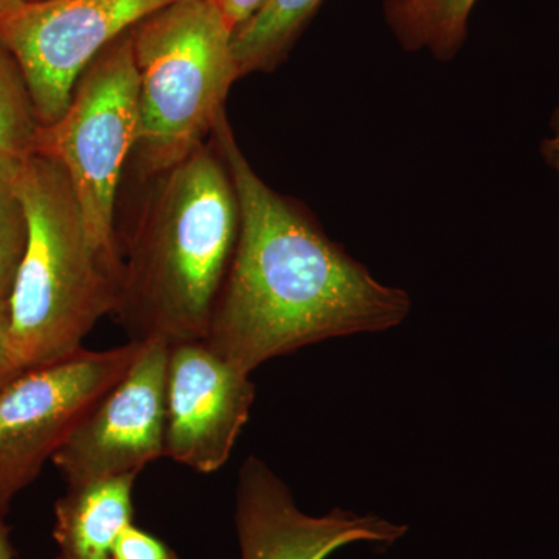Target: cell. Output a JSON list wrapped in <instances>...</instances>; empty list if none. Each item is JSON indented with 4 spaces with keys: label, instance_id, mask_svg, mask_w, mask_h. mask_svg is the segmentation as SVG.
<instances>
[{
    "label": "cell",
    "instance_id": "cell-17",
    "mask_svg": "<svg viewBox=\"0 0 559 559\" xmlns=\"http://www.w3.org/2000/svg\"><path fill=\"white\" fill-rule=\"evenodd\" d=\"M22 371L11 347L9 311H0V390Z\"/></svg>",
    "mask_w": 559,
    "mask_h": 559
},
{
    "label": "cell",
    "instance_id": "cell-2",
    "mask_svg": "<svg viewBox=\"0 0 559 559\" xmlns=\"http://www.w3.org/2000/svg\"><path fill=\"white\" fill-rule=\"evenodd\" d=\"M142 180L139 212L117 227L121 270L112 316L128 341H204L240 234L229 165L212 135Z\"/></svg>",
    "mask_w": 559,
    "mask_h": 559
},
{
    "label": "cell",
    "instance_id": "cell-14",
    "mask_svg": "<svg viewBox=\"0 0 559 559\" xmlns=\"http://www.w3.org/2000/svg\"><path fill=\"white\" fill-rule=\"evenodd\" d=\"M39 127L20 62L0 40V173L10 180L35 154Z\"/></svg>",
    "mask_w": 559,
    "mask_h": 559
},
{
    "label": "cell",
    "instance_id": "cell-18",
    "mask_svg": "<svg viewBox=\"0 0 559 559\" xmlns=\"http://www.w3.org/2000/svg\"><path fill=\"white\" fill-rule=\"evenodd\" d=\"M231 31H237L241 24L263 5L264 0H213Z\"/></svg>",
    "mask_w": 559,
    "mask_h": 559
},
{
    "label": "cell",
    "instance_id": "cell-20",
    "mask_svg": "<svg viewBox=\"0 0 559 559\" xmlns=\"http://www.w3.org/2000/svg\"><path fill=\"white\" fill-rule=\"evenodd\" d=\"M0 559H14V547L11 544V530L5 518L0 516Z\"/></svg>",
    "mask_w": 559,
    "mask_h": 559
},
{
    "label": "cell",
    "instance_id": "cell-12",
    "mask_svg": "<svg viewBox=\"0 0 559 559\" xmlns=\"http://www.w3.org/2000/svg\"><path fill=\"white\" fill-rule=\"evenodd\" d=\"M323 0H264L234 32L231 47L241 76L270 73L288 58Z\"/></svg>",
    "mask_w": 559,
    "mask_h": 559
},
{
    "label": "cell",
    "instance_id": "cell-7",
    "mask_svg": "<svg viewBox=\"0 0 559 559\" xmlns=\"http://www.w3.org/2000/svg\"><path fill=\"white\" fill-rule=\"evenodd\" d=\"M175 0H36L0 11V40L20 62L40 127L66 109L83 70L112 40Z\"/></svg>",
    "mask_w": 559,
    "mask_h": 559
},
{
    "label": "cell",
    "instance_id": "cell-4",
    "mask_svg": "<svg viewBox=\"0 0 559 559\" xmlns=\"http://www.w3.org/2000/svg\"><path fill=\"white\" fill-rule=\"evenodd\" d=\"M139 75V127L130 164L156 175L212 138L240 80L234 31L213 0H175L130 31Z\"/></svg>",
    "mask_w": 559,
    "mask_h": 559
},
{
    "label": "cell",
    "instance_id": "cell-15",
    "mask_svg": "<svg viewBox=\"0 0 559 559\" xmlns=\"http://www.w3.org/2000/svg\"><path fill=\"white\" fill-rule=\"evenodd\" d=\"M28 241V219L13 182L0 173V311L11 293Z\"/></svg>",
    "mask_w": 559,
    "mask_h": 559
},
{
    "label": "cell",
    "instance_id": "cell-3",
    "mask_svg": "<svg viewBox=\"0 0 559 559\" xmlns=\"http://www.w3.org/2000/svg\"><path fill=\"white\" fill-rule=\"evenodd\" d=\"M28 241L9 304L10 340L22 370L68 358L117 305V283L92 248L60 162L32 154L11 179Z\"/></svg>",
    "mask_w": 559,
    "mask_h": 559
},
{
    "label": "cell",
    "instance_id": "cell-9",
    "mask_svg": "<svg viewBox=\"0 0 559 559\" xmlns=\"http://www.w3.org/2000/svg\"><path fill=\"white\" fill-rule=\"evenodd\" d=\"M255 401L250 374L204 341L170 345L165 457L201 474L229 462Z\"/></svg>",
    "mask_w": 559,
    "mask_h": 559
},
{
    "label": "cell",
    "instance_id": "cell-6",
    "mask_svg": "<svg viewBox=\"0 0 559 559\" xmlns=\"http://www.w3.org/2000/svg\"><path fill=\"white\" fill-rule=\"evenodd\" d=\"M143 341L81 348L17 374L0 390V516L38 479L80 423L124 377Z\"/></svg>",
    "mask_w": 559,
    "mask_h": 559
},
{
    "label": "cell",
    "instance_id": "cell-8",
    "mask_svg": "<svg viewBox=\"0 0 559 559\" xmlns=\"http://www.w3.org/2000/svg\"><path fill=\"white\" fill-rule=\"evenodd\" d=\"M168 355V342L143 341L130 370L51 460L66 484L139 476L165 457Z\"/></svg>",
    "mask_w": 559,
    "mask_h": 559
},
{
    "label": "cell",
    "instance_id": "cell-22",
    "mask_svg": "<svg viewBox=\"0 0 559 559\" xmlns=\"http://www.w3.org/2000/svg\"><path fill=\"white\" fill-rule=\"evenodd\" d=\"M31 2H36V0H31Z\"/></svg>",
    "mask_w": 559,
    "mask_h": 559
},
{
    "label": "cell",
    "instance_id": "cell-5",
    "mask_svg": "<svg viewBox=\"0 0 559 559\" xmlns=\"http://www.w3.org/2000/svg\"><path fill=\"white\" fill-rule=\"evenodd\" d=\"M138 127L139 75L127 32L90 62L69 108L36 135L35 154L60 162L68 173L92 248L117 285V202Z\"/></svg>",
    "mask_w": 559,
    "mask_h": 559
},
{
    "label": "cell",
    "instance_id": "cell-19",
    "mask_svg": "<svg viewBox=\"0 0 559 559\" xmlns=\"http://www.w3.org/2000/svg\"><path fill=\"white\" fill-rule=\"evenodd\" d=\"M543 154L547 164L554 167L559 178V108L555 110L551 117V135L544 140Z\"/></svg>",
    "mask_w": 559,
    "mask_h": 559
},
{
    "label": "cell",
    "instance_id": "cell-16",
    "mask_svg": "<svg viewBox=\"0 0 559 559\" xmlns=\"http://www.w3.org/2000/svg\"><path fill=\"white\" fill-rule=\"evenodd\" d=\"M112 559H179L176 551L150 532L131 524L121 532L112 549Z\"/></svg>",
    "mask_w": 559,
    "mask_h": 559
},
{
    "label": "cell",
    "instance_id": "cell-21",
    "mask_svg": "<svg viewBox=\"0 0 559 559\" xmlns=\"http://www.w3.org/2000/svg\"><path fill=\"white\" fill-rule=\"evenodd\" d=\"M25 2H31V0H0V11L14 9Z\"/></svg>",
    "mask_w": 559,
    "mask_h": 559
},
{
    "label": "cell",
    "instance_id": "cell-1",
    "mask_svg": "<svg viewBox=\"0 0 559 559\" xmlns=\"http://www.w3.org/2000/svg\"><path fill=\"white\" fill-rule=\"evenodd\" d=\"M213 139L240 201V234L205 345L245 373L307 345L395 329L406 290L382 285L299 202L272 190L246 159L226 112Z\"/></svg>",
    "mask_w": 559,
    "mask_h": 559
},
{
    "label": "cell",
    "instance_id": "cell-10",
    "mask_svg": "<svg viewBox=\"0 0 559 559\" xmlns=\"http://www.w3.org/2000/svg\"><path fill=\"white\" fill-rule=\"evenodd\" d=\"M235 530L240 559H326L349 544L392 546L409 527L344 509L311 516L297 507L288 485L250 455L238 473Z\"/></svg>",
    "mask_w": 559,
    "mask_h": 559
},
{
    "label": "cell",
    "instance_id": "cell-11",
    "mask_svg": "<svg viewBox=\"0 0 559 559\" xmlns=\"http://www.w3.org/2000/svg\"><path fill=\"white\" fill-rule=\"evenodd\" d=\"M135 479L127 474L68 485L55 503V559H112L121 532L134 524Z\"/></svg>",
    "mask_w": 559,
    "mask_h": 559
},
{
    "label": "cell",
    "instance_id": "cell-13",
    "mask_svg": "<svg viewBox=\"0 0 559 559\" xmlns=\"http://www.w3.org/2000/svg\"><path fill=\"white\" fill-rule=\"evenodd\" d=\"M477 0H384L385 22L404 50H428L450 61L468 36L471 11Z\"/></svg>",
    "mask_w": 559,
    "mask_h": 559
}]
</instances>
